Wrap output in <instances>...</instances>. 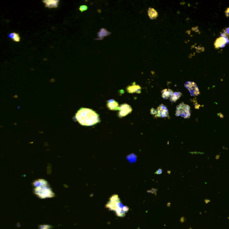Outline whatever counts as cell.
Segmentation results:
<instances>
[{
	"mask_svg": "<svg viewBox=\"0 0 229 229\" xmlns=\"http://www.w3.org/2000/svg\"><path fill=\"white\" fill-rule=\"evenodd\" d=\"M141 88L139 86H130L128 88V92L129 93H134V92H139V91H140Z\"/></svg>",
	"mask_w": 229,
	"mask_h": 229,
	"instance_id": "obj_14",
	"label": "cell"
},
{
	"mask_svg": "<svg viewBox=\"0 0 229 229\" xmlns=\"http://www.w3.org/2000/svg\"><path fill=\"white\" fill-rule=\"evenodd\" d=\"M148 15H149V18L150 19H155L158 16V13L153 8H149L148 10Z\"/></svg>",
	"mask_w": 229,
	"mask_h": 229,
	"instance_id": "obj_13",
	"label": "cell"
},
{
	"mask_svg": "<svg viewBox=\"0 0 229 229\" xmlns=\"http://www.w3.org/2000/svg\"><path fill=\"white\" fill-rule=\"evenodd\" d=\"M185 87L189 91L191 96H196L199 95V90L197 85L195 82L190 81H187L185 83Z\"/></svg>",
	"mask_w": 229,
	"mask_h": 229,
	"instance_id": "obj_5",
	"label": "cell"
},
{
	"mask_svg": "<svg viewBox=\"0 0 229 229\" xmlns=\"http://www.w3.org/2000/svg\"><path fill=\"white\" fill-rule=\"evenodd\" d=\"M87 9V6H85V5L80 6V7H79V10H80L81 12H83L84 11L86 10Z\"/></svg>",
	"mask_w": 229,
	"mask_h": 229,
	"instance_id": "obj_16",
	"label": "cell"
},
{
	"mask_svg": "<svg viewBox=\"0 0 229 229\" xmlns=\"http://www.w3.org/2000/svg\"><path fill=\"white\" fill-rule=\"evenodd\" d=\"M120 112L118 114L120 117H125L132 111V108L130 105L127 104H123L120 106Z\"/></svg>",
	"mask_w": 229,
	"mask_h": 229,
	"instance_id": "obj_6",
	"label": "cell"
},
{
	"mask_svg": "<svg viewBox=\"0 0 229 229\" xmlns=\"http://www.w3.org/2000/svg\"><path fill=\"white\" fill-rule=\"evenodd\" d=\"M151 113L152 114H154L156 117H166L168 116V110L166 106L164 104H161L159 106L156 110L152 109Z\"/></svg>",
	"mask_w": 229,
	"mask_h": 229,
	"instance_id": "obj_4",
	"label": "cell"
},
{
	"mask_svg": "<svg viewBox=\"0 0 229 229\" xmlns=\"http://www.w3.org/2000/svg\"><path fill=\"white\" fill-rule=\"evenodd\" d=\"M229 40L225 36H222L221 37L217 39V40L215 41V47L216 48H223L228 43Z\"/></svg>",
	"mask_w": 229,
	"mask_h": 229,
	"instance_id": "obj_7",
	"label": "cell"
},
{
	"mask_svg": "<svg viewBox=\"0 0 229 229\" xmlns=\"http://www.w3.org/2000/svg\"><path fill=\"white\" fill-rule=\"evenodd\" d=\"M107 106L111 110H118L120 109L118 102L113 99H110L107 101Z\"/></svg>",
	"mask_w": 229,
	"mask_h": 229,
	"instance_id": "obj_9",
	"label": "cell"
},
{
	"mask_svg": "<svg viewBox=\"0 0 229 229\" xmlns=\"http://www.w3.org/2000/svg\"><path fill=\"white\" fill-rule=\"evenodd\" d=\"M174 92L171 90L164 89L162 91V97L164 99H170Z\"/></svg>",
	"mask_w": 229,
	"mask_h": 229,
	"instance_id": "obj_10",
	"label": "cell"
},
{
	"mask_svg": "<svg viewBox=\"0 0 229 229\" xmlns=\"http://www.w3.org/2000/svg\"><path fill=\"white\" fill-rule=\"evenodd\" d=\"M33 185L35 187L34 193L41 199L52 198L54 193L49 186V184L44 180H38L34 181Z\"/></svg>",
	"mask_w": 229,
	"mask_h": 229,
	"instance_id": "obj_2",
	"label": "cell"
},
{
	"mask_svg": "<svg viewBox=\"0 0 229 229\" xmlns=\"http://www.w3.org/2000/svg\"><path fill=\"white\" fill-rule=\"evenodd\" d=\"M128 160L129 161L130 163H134L137 160V156L134 154H131L129 155L127 157Z\"/></svg>",
	"mask_w": 229,
	"mask_h": 229,
	"instance_id": "obj_15",
	"label": "cell"
},
{
	"mask_svg": "<svg viewBox=\"0 0 229 229\" xmlns=\"http://www.w3.org/2000/svg\"><path fill=\"white\" fill-rule=\"evenodd\" d=\"M46 7L49 8H57L58 6L59 1L58 0H46L43 1Z\"/></svg>",
	"mask_w": 229,
	"mask_h": 229,
	"instance_id": "obj_8",
	"label": "cell"
},
{
	"mask_svg": "<svg viewBox=\"0 0 229 229\" xmlns=\"http://www.w3.org/2000/svg\"><path fill=\"white\" fill-rule=\"evenodd\" d=\"M8 36L9 38L11 39L13 41L16 42H19L20 41V37L18 33L12 32L8 34Z\"/></svg>",
	"mask_w": 229,
	"mask_h": 229,
	"instance_id": "obj_12",
	"label": "cell"
},
{
	"mask_svg": "<svg viewBox=\"0 0 229 229\" xmlns=\"http://www.w3.org/2000/svg\"><path fill=\"white\" fill-rule=\"evenodd\" d=\"M182 96V93L180 92H174L172 93L170 98V102H175L177 100L180 99V97Z\"/></svg>",
	"mask_w": 229,
	"mask_h": 229,
	"instance_id": "obj_11",
	"label": "cell"
},
{
	"mask_svg": "<svg viewBox=\"0 0 229 229\" xmlns=\"http://www.w3.org/2000/svg\"><path fill=\"white\" fill-rule=\"evenodd\" d=\"M175 115L177 117L181 116L185 119L189 118L191 116L190 107L184 102L180 103L177 106Z\"/></svg>",
	"mask_w": 229,
	"mask_h": 229,
	"instance_id": "obj_3",
	"label": "cell"
},
{
	"mask_svg": "<svg viewBox=\"0 0 229 229\" xmlns=\"http://www.w3.org/2000/svg\"><path fill=\"white\" fill-rule=\"evenodd\" d=\"M49 225H41L39 227V229H50Z\"/></svg>",
	"mask_w": 229,
	"mask_h": 229,
	"instance_id": "obj_17",
	"label": "cell"
},
{
	"mask_svg": "<svg viewBox=\"0 0 229 229\" xmlns=\"http://www.w3.org/2000/svg\"><path fill=\"white\" fill-rule=\"evenodd\" d=\"M75 117L79 124L83 126H92L100 122L98 114L89 108H81Z\"/></svg>",
	"mask_w": 229,
	"mask_h": 229,
	"instance_id": "obj_1",
	"label": "cell"
}]
</instances>
